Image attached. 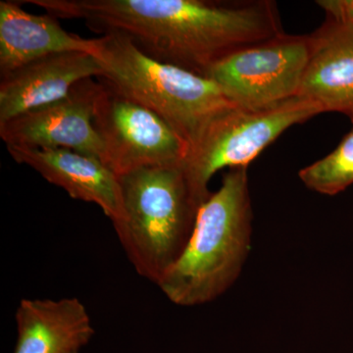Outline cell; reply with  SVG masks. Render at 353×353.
I'll return each mask as SVG.
<instances>
[{"instance_id": "6da1fadb", "label": "cell", "mask_w": 353, "mask_h": 353, "mask_svg": "<svg viewBox=\"0 0 353 353\" xmlns=\"http://www.w3.org/2000/svg\"><path fill=\"white\" fill-rule=\"evenodd\" d=\"M57 19L118 32L152 59L208 78L236 51L285 34L271 0H25Z\"/></svg>"}, {"instance_id": "7a4b0ae2", "label": "cell", "mask_w": 353, "mask_h": 353, "mask_svg": "<svg viewBox=\"0 0 353 353\" xmlns=\"http://www.w3.org/2000/svg\"><path fill=\"white\" fill-rule=\"evenodd\" d=\"M252 208L248 167L227 172L197 214L182 256L157 285L183 307L215 301L240 277L250 250Z\"/></svg>"}, {"instance_id": "3957f363", "label": "cell", "mask_w": 353, "mask_h": 353, "mask_svg": "<svg viewBox=\"0 0 353 353\" xmlns=\"http://www.w3.org/2000/svg\"><path fill=\"white\" fill-rule=\"evenodd\" d=\"M119 179L123 214L114 229L137 273L157 285L185 252L202 204L183 164L139 169Z\"/></svg>"}, {"instance_id": "277c9868", "label": "cell", "mask_w": 353, "mask_h": 353, "mask_svg": "<svg viewBox=\"0 0 353 353\" xmlns=\"http://www.w3.org/2000/svg\"><path fill=\"white\" fill-rule=\"evenodd\" d=\"M99 43L103 74L97 80L157 114L189 146L234 106L214 81L152 59L124 34L108 32Z\"/></svg>"}, {"instance_id": "5b68a950", "label": "cell", "mask_w": 353, "mask_h": 353, "mask_svg": "<svg viewBox=\"0 0 353 353\" xmlns=\"http://www.w3.org/2000/svg\"><path fill=\"white\" fill-rule=\"evenodd\" d=\"M322 111L301 97L260 109L232 106L217 114L190 146L183 167L197 201L203 204L208 185L223 168L248 167L267 146L287 131Z\"/></svg>"}, {"instance_id": "8992f818", "label": "cell", "mask_w": 353, "mask_h": 353, "mask_svg": "<svg viewBox=\"0 0 353 353\" xmlns=\"http://www.w3.org/2000/svg\"><path fill=\"white\" fill-rule=\"evenodd\" d=\"M99 83L92 124L103 145L105 166L121 176L139 169L183 163L190 146L163 119Z\"/></svg>"}, {"instance_id": "52a82bcc", "label": "cell", "mask_w": 353, "mask_h": 353, "mask_svg": "<svg viewBox=\"0 0 353 353\" xmlns=\"http://www.w3.org/2000/svg\"><path fill=\"white\" fill-rule=\"evenodd\" d=\"M310 52V34H283L229 55L208 78L234 105L269 108L299 95Z\"/></svg>"}, {"instance_id": "ba28073f", "label": "cell", "mask_w": 353, "mask_h": 353, "mask_svg": "<svg viewBox=\"0 0 353 353\" xmlns=\"http://www.w3.org/2000/svg\"><path fill=\"white\" fill-rule=\"evenodd\" d=\"M101 83L88 79L68 95L0 124L7 148H63L90 155L103 163V145L92 119Z\"/></svg>"}, {"instance_id": "9c48e42d", "label": "cell", "mask_w": 353, "mask_h": 353, "mask_svg": "<svg viewBox=\"0 0 353 353\" xmlns=\"http://www.w3.org/2000/svg\"><path fill=\"white\" fill-rule=\"evenodd\" d=\"M103 74L101 62L87 52L57 53L0 76V124L63 99L77 83Z\"/></svg>"}, {"instance_id": "30bf717a", "label": "cell", "mask_w": 353, "mask_h": 353, "mask_svg": "<svg viewBox=\"0 0 353 353\" xmlns=\"http://www.w3.org/2000/svg\"><path fill=\"white\" fill-rule=\"evenodd\" d=\"M17 163L27 165L72 199L99 206L111 222L123 214L119 176L101 160L63 148H7Z\"/></svg>"}, {"instance_id": "8fae6325", "label": "cell", "mask_w": 353, "mask_h": 353, "mask_svg": "<svg viewBox=\"0 0 353 353\" xmlns=\"http://www.w3.org/2000/svg\"><path fill=\"white\" fill-rule=\"evenodd\" d=\"M310 38V58L297 97L322 113L345 114L353 124V31L326 16Z\"/></svg>"}, {"instance_id": "7c38bea8", "label": "cell", "mask_w": 353, "mask_h": 353, "mask_svg": "<svg viewBox=\"0 0 353 353\" xmlns=\"http://www.w3.org/2000/svg\"><path fill=\"white\" fill-rule=\"evenodd\" d=\"M99 50V38L65 31L50 14L34 15L18 1H0V76L48 55L79 51L97 57Z\"/></svg>"}, {"instance_id": "4fadbf2b", "label": "cell", "mask_w": 353, "mask_h": 353, "mask_svg": "<svg viewBox=\"0 0 353 353\" xmlns=\"http://www.w3.org/2000/svg\"><path fill=\"white\" fill-rule=\"evenodd\" d=\"M16 323L14 353H76L94 334L87 308L76 297L22 299Z\"/></svg>"}, {"instance_id": "5bb4252c", "label": "cell", "mask_w": 353, "mask_h": 353, "mask_svg": "<svg viewBox=\"0 0 353 353\" xmlns=\"http://www.w3.org/2000/svg\"><path fill=\"white\" fill-rule=\"evenodd\" d=\"M299 176L309 190L325 196H336L352 185L353 127L334 152L301 169Z\"/></svg>"}, {"instance_id": "9a60e30c", "label": "cell", "mask_w": 353, "mask_h": 353, "mask_svg": "<svg viewBox=\"0 0 353 353\" xmlns=\"http://www.w3.org/2000/svg\"><path fill=\"white\" fill-rule=\"evenodd\" d=\"M317 4L325 11L327 17L353 31V0H319Z\"/></svg>"}, {"instance_id": "2e32d148", "label": "cell", "mask_w": 353, "mask_h": 353, "mask_svg": "<svg viewBox=\"0 0 353 353\" xmlns=\"http://www.w3.org/2000/svg\"><path fill=\"white\" fill-rule=\"evenodd\" d=\"M76 353H79V352H76Z\"/></svg>"}]
</instances>
